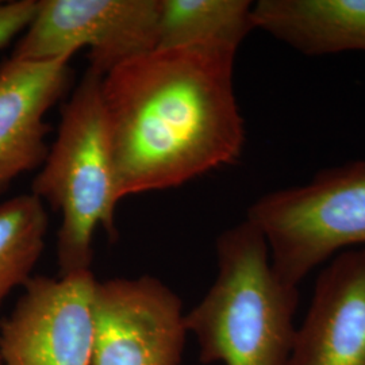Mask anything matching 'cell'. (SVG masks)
<instances>
[{"mask_svg":"<svg viewBox=\"0 0 365 365\" xmlns=\"http://www.w3.org/2000/svg\"><path fill=\"white\" fill-rule=\"evenodd\" d=\"M233 53L157 48L102 78L119 199L233 164L245 143Z\"/></svg>","mask_w":365,"mask_h":365,"instance_id":"cell-1","label":"cell"},{"mask_svg":"<svg viewBox=\"0 0 365 365\" xmlns=\"http://www.w3.org/2000/svg\"><path fill=\"white\" fill-rule=\"evenodd\" d=\"M255 29L307 56L365 52V0H260Z\"/></svg>","mask_w":365,"mask_h":365,"instance_id":"cell-10","label":"cell"},{"mask_svg":"<svg viewBox=\"0 0 365 365\" xmlns=\"http://www.w3.org/2000/svg\"><path fill=\"white\" fill-rule=\"evenodd\" d=\"M38 0L0 1V49L9 45L30 25Z\"/></svg>","mask_w":365,"mask_h":365,"instance_id":"cell-13","label":"cell"},{"mask_svg":"<svg viewBox=\"0 0 365 365\" xmlns=\"http://www.w3.org/2000/svg\"><path fill=\"white\" fill-rule=\"evenodd\" d=\"M0 365H4L3 364V361H1V357H0Z\"/></svg>","mask_w":365,"mask_h":365,"instance_id":"cell-14","label":"cell"},{"mask_svg":"<svg viewBox=\"0 0 365 365\" xmlns=\"http://www.w3.org/2000/svg\"><path fill=\"white\" fill-rule=\"evenodd\" d=\"M218 274L185 314L199 361L210 365H289L299 289L274 271L260 230L245 221L217 240Z\"/></svg>","mask_w":365,"mask_h":365,"instance_id":"cell-2","label":"cell"},{"mask_svg":"<svg viewBox=\"0 0 365 365\" xmlns=\"http://www.w3.org/2000/svg\"><path fill=\"white\" fill-rule=\"evenodd\" d=\"M71 57L0 66V195L24 173L39 168L48 155L46 113L72 84Z\"/></svg>","mask_w":365,"mask_h":365,"instance_id":"cell-9","label":"cell"},{"mask_svg":"<svg viewBox=\"0 0 365 365\" xmlns=\"http://www.w3.org/2000/svg\"><path fill=\"white\" fill-rule=\"evenodd\" d=\"M247 221L264 235L276 274L299 287L344 249L365 247V160L261 196L249 207Z\"/></svg>","mask_w":365,"mask_h":365,"instance_id":"cell-4","label":"cell"},{"mask_svg":"<svg viewBox=\"0 0 365 365\" xmlns=\"http://www.w3.org/2000/svg\"><path fill=\"white\" fill-rule=\"evenodd\" d=\"M91 365H182V302L152 276L96 282Z\"/></svg>","mask_w":365,"mask_h":365,"instance_id":"cell-6","label":"cell"},{"mask_svg":"<svg viewBox=\"0 0 365 365\" xmlns=\"http://www.w3.org/2000/svg\"><path fill=\"white\" fill-rule=\"evenodd\" d=\"M248 0H161L157 48L233 53L255 29Z\"/></svg>","mask_w":365,"mask_h":365,"instance_id":"cell-11","label":"cell"},{"mask_svg":"<svg viewBox=\"0 0 365 365\" xmlns=\"http://www.w3.org/2000/svg\"><path fill=\"white\" fill-rule=\"evenodd\" d=\"M102 78L95 69H87L63 106L58 133L31 184V194L61 214L58 276L91 269L99 226L111 241L118 237L120 199L106 131Z\"/></svg>","mask_w":365,"mask_h":365,"instance_id":"cell-3","label":"cell"},{"mask_svg":"<svg viewBox=\"0 0 365 365\" xmlns=\"http://www.w3.org/2000/svg\"><path fill=\"white\" fill-rule=\"evenodd\" d=\"M289 365H365V248L344 250L321 271Z\"/></svg>","mask_w":365,"mask_h":365,"instance_id":"cell-8","label":"cell"},{"mask_svg":"<svg viewBox=\"0 0 365 365\" xmlns=\"http://www.w3.org/2000/svg\"><path fill=\"white\" fill-rule=\"evenodd\" d=\"M90 271L66 276H31L13 312L0 322L4 365H91Z\"/></svg>","mask_w":365,"mask_h":365,"instance_id":"cell-7","label":"cell"},{"mask_svg":"<svg viewBox=\"0 0 365 365\" xmlns=\"http://www.w3.org/2000/svg\"><path fill=\"white\" fill-rule=\"evenodd\" d=\"M161 0H38L11 57L52 61L88 48L90 68L107 75L157 49Z\"/></svg>","mask_w":365,"mask_h":365,"instance_id":"cell-5","label":"cell"},{"mask_svg":"<svg viewBox=\"0 0 365 365\" xmlns=\"http://www.w3.org/2000/svg\"><path fill=\"white\" fill-rule=\"evenodd\" d=\"M48 226L45 205L33 194L0 203V307L13 289L30 280Z\"/></svg>","mask_w":365,"mask_h":365,"instance_id":"cell-12","label":"cell"}]
</instances>
